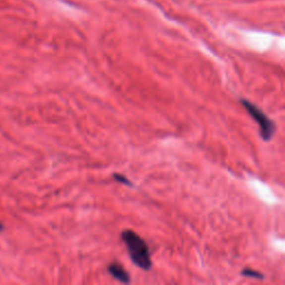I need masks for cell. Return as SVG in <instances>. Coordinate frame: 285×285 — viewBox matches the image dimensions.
Returning <instances> with one entry per match:
<instances>
[{
    "mask_svg": "<svg viewBox=\"0 0 285 285\" xmlns=\"http://www.w3.org/2000/svg\"><path fill=\"white\" fill-rule=\"evenodd\" d=\"M121 241L127 247V252L133 263L139 269L148 271L152 268L151 251L147 243L132 229H125L121 232Z\"/></svg>",
    "mask_w": 285,
    "mask_h": 285,
    "instance_id": "1",
    "label": "cell"
},
{
    "mask_svg": "<svg viewBox=\"0 0 285 285\" xmlns=\"http://www.w3.org/2000/svg\"><path fill=\"white\" fill-rule=\"evenodd\" d=\"M239 102H241L243 107L245 108V111L248 113V115L252 117L253 120L259 125L261 138L263 139L264 142L271 141L274 136L275 129H277L275 124L260 110L259 107L251 103L250 101H247L245 98H242L239 99Z\"/></svg>",
    "mask_w": 285,
    "mask_h": 285,
    "instance_id": "2",
    "label": "cell"
},
{
    "mask_svg": "<svg viewBox=\"0 0 285 285\" xmlns=\"http://www.w3.org/2000/svg\"><path fill=\"white\" fill-rule=\"evenodd\" d=\"M107 272L110 273L115 280H117V281L125 283V284L130 283L129 273L124 269L123 265L118 263V262H112L111 264H108Z\"/></svg>",
    "mask_w": 285,
    "mask_h": 285,
    "instance_id": "3",
    "label": "cell"
},
{
    "mask_svg": "<svg viewBox=\"0 0 285 285\" xmlns=\"http://www.w3.org/2000/svg\"><path fill=\"white\" fill-rule=\"evenodd\" d=\"M241 274L243 277H246V278H253V279H256V280H264V275L262 274L259 271H255V270H252L250 268H246L244 269Z\"/></svg>",
    "mask_w": 285,
    "mask_h": 285,
    "instance_id": "4",
    "label": "cell"
},
{
    "mask_svg": "<svg viewBox=\"0 0 285 285\" xmlns=\"http://www.w3.org/2000/svg\"><path fill=\"white\" fill-rule=\"evenodd\" d=\"M113 178H114L116 182H118L120 184H124V185H127V186H133V183L130 182V180L126 177L124 175H120V174H113Z\"/></svg>",
    "mask_w": 285,
    "mask_h": 285,
    "instance_id": "5",
    "label": "cell"
}]
</instances>
